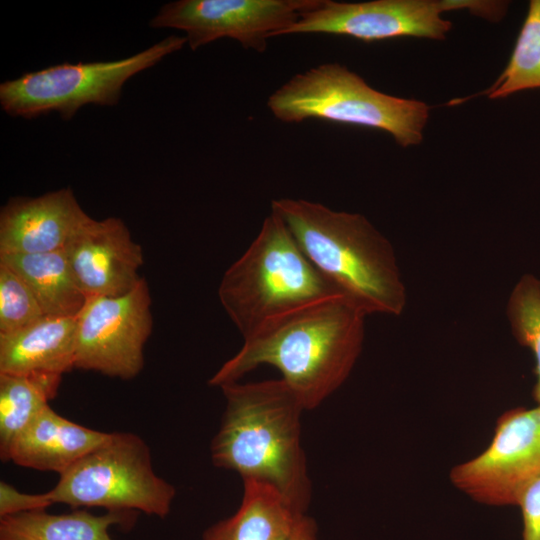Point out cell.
I'll return each instance as SVG.
<instances>
[{"label":"cell","instance_id":"cell-1","mask_svg":"<svg viewBox=\"0 0 540 540\" xmlns=\"http://www.w3.org/2000/svg\"><path fill=\"white\" fill-rule=\"evenodd\" d=\"M366 316L344 296L294 312L243 339L208 384L238 382L258 366L270 365L305 410L317 408L351 374L362 351Z\"/></svg>","mask_w":540,"mask_h":540},{"label":"cell","instance_id":"cell-2","mask_svg":"<svg viewBox=\"0 0 540 540\" xmlns=\"http://www.w3.org/2000/svg\"><path fill=\"white\" fill-rule=\"evenodd\" d=\"M220 388L225 410L210 445L213 464L275 487L306 513L312 488L301 444L305 409L296 394L282 378Z\"/></svg>","mask_w":540,"mask_h":540},{"label":"cell","instance_id":"cell-3","mask_svg":"<svg viewBox=\"0 0 540 540\" xmlns=\"http://www.w3.org/2000/svg\"><path fill=\"white\" fill-rule=\"evenodd\" d=\"M280 216L298 245L343 296L367 315L400 316L407 291L393 246L362 214L305 199L279 198Z\"/></svg>","mask_w":540,"mask_h":540},{"label":"cell","instance_id":"cell-4","mask_svg":"<svg viewBox=\"0 0 540 540\" xmlns=\"http://www.w3.org/2000/svg\"><path fill=\"white\" fill-rule=\"evenodd\" d=\"M339 296L343 295L316 269L273 211L247 250L225 271L218 288L219 301L243 339Z\"/></svg>","mask_w":540,"mask_h":540},{"label":"cell","instance_id":"cell-5","mask_svg":"<svg viewBox=\"0 0 540 540\" xmlns=\"http://www.w3.org/2000/svg\"><path fill=\"white\" fill-rule=\"evenodd\" d=\"M273 116L285 123L322 119L369 127L393 136L401 147L419 144L430 107L369 86L339 63H324L291 77L267 100Z\"/></svg>","mask_w":540,"mask_h":540},{"label":"cell","instance_id":"cell-6","mask_svg":"<svg viewBox=\"0 0 540 540\" xmlns=\"http://www.w3.org/2000/svg\"><path fill=\"white\" fill-rule=\"evenodd\" d=\"M53 504L141 511L165 518L176 495L173 485L156 475L148 445L131 432H112L59 475L48 491Z\"/></svg>","mask_w":540,"mask_h":540},{"label":"cell","instance_id":"cell-7","mask_svg":"<svg viewBox=\"0 0 540 540\" xmlns=\"http://www.w3.org/2000/svg\"><path fill=\"white\" fill-rule=\"evenodd\" d=\"M185 44V36L170 35L124 59L66 62L25 73L0 84V104L12 117L31 119L54 111L65 120L87 104L113 106L128 79Z\"/></svg>","mask_w":540,"mask_h":540},{"label":"cell","instance_id":"cell-8","mask_svg":"<svg viewBox=\"0 0 540 540\" xmlns=\"http://www.w3.org/2000/svg\"><path fill=\"white\" fill-rule=\"evenodd\" d=\"M151 331L145 279L121 296H88L76 317L74 368L132 379L144 366V345Z\"/></svg>","mask_w":540,"mask_h":540},{"label":"cell","instance_id":"cell-9","mask_svg":"<svg viewBox=\"0 0 540 540\" xmlns=\"http://www.w3.org/2000/svg\"><path fill=\"white\" fill-rule=\"evenodd\" d=\"M450 481L472 500L488 506H516L540 479V406L505 411L487 448L457 464Z\"/></svg>","mask_w":540,"mask_h":540},{"label":"cell","instance_id":"cell-10","mask_svg":"<svg viewBox=\"0 0 540 540\" xmlns=\"http://www.w3.org/2000/svg\"><path fill=\"white\" fill-rule=\"evenodd\" d=\"M322 0H178L161 7L149 25L185 33L192 50L221 38L262 53L270 37L282 36Z\"/></svg>","mask_w":540,"mask_h":540},{"label":"cell","instance_id":"cell-11","mask_svg":"<svg viewBox=\"0 0 540 540\" xmlns=\"http://www.w3.org/2000/svg\"><path fill=\"white\" fill-rule=\"evenodd\" d=\"M453 9H466V0H373L358 3L322 0L315 8L303 12L283 35L332 34L362 41L399 37L444 39L452 24L440 15Z\"/></svg>","mask_w":540,"mask_h":540},{"label":"cell","instance_id":"cell-12","mask_svg":"<svg viewBox=\"0 0 540 540\" xmlns=\"http://www.w3.org/2000/svg\"><path fill=\"white\" fill-rule=\"evenodd\" d=\"M63 250L87 297L121 296L142 279V248L120 218L88 216Z\"/></svg>","mask_w":540,"mask_h":540},{"label":"cell","instance_id":"cell-13","mask_svg":"<svg viewBox=\"0 0 540 540\" xmlns=\"http://www.w3.org/2000/svg\"><path fill=\"white\" fill-rule=\"evenodd\" d=\"M88 216L69 187L11 198L0 212V254L62 250Z\"/></svg>","mask_w":540,"mask_h":540},{"label":"cell","instance_id":"cell-14","mask_svg":"<svg viewBox=\"0 0 540 540\" xmlns=\"http://www.w3.org/2000/svg\"><path fill=\"white\" fill-rule=\"evenodd\" d=\"M109 434L70 421L47 405L14 441L7 462L60 475Z\"/></svg>","mask_w":540,"mask_h":540},{"label":"cell","instance_id":"cell-15","mask_svg":"<svg viewBox=\"0 0 540 540\" xmlns=\"http://www.w3.org/2000/svg\"><path fill=\"white\" fill-rule=\"evenodd\" d=\"M76 317H47L0 334V374H57L74 368Z\"/></svg>","mask_w":540,"mask_h":540},{"label":"cell","instance_id":"cell-16","mask_svg":"<svg viewBox=\"0 0 540 540\" xmlns=\"http://www.w3.org/2000/svg\"><path fill=\"white\" fill-rule=\"evenodd\" d=\"M305 515L275 487L244 480L238 510L207 528L202 540H292Z\"/></svg>","mask_w":540,"mask_h":540},{"label":"cell","instance_id":"cell-17","mask_svg":"<svg viewBox=\"0 0 540 540\" xmlns=\"http://www.w3.org/2000/svg\"><path fill=\"white\" fill-rule=\"evenodd\" d=\"M0 263L26 282L47 317H77L87 300L63 249L37 254H0Z\"/></svg>","mask_w":540,"mask_h":540},{"label":"cell","instance_id":"cell-18","mask_svg":"<svg viewBox=\"0 0 540 540\" xmlns=\"http://www.w3.org/2000/svg\"><path fill=\"white\" fill-rule=\"evenodd\" d=\"M134 512L108 511L94 515L85 510L50 514L36 510L2 517L0 540H113V525L131 524Z\"/></svg>","mask_w":540,"mask_h":540},{"label":"cell","instance_id":"cell-19","mask_svg":"<svg viewBox=\"0 0 540 540\" xmlns=\"http://www.w3.org/2000/svg\"><path fill=\"white\" fill-rule=\"evenodd\" d=\"M62 375L0 374V457L7 462L14 441L55 397Z\"/></svg>","mask_w":540,"mask_h":540},{"label":"cell","instance_id":"cell-20","mask_svg":"<svg viewBox=\"0 0 540 540\" xmlns=\"http://www.w3.org/2000/svg\"><path fill=\"white\" fill-rule=\"evenodd\" d=\"M533 88H540V0L529 2L526 18L506 68L480 95L498 99Z\"/></svg>","mask_w":540,"mask_h":540},{"label":"cell","instance_id":"cell-21","mask_svg":"<svg viewBox=\"0 0 540 540\" xmlns=\"http://www.w3.org/2000/svg\"><path fill=\"white\" fill-rule=\"evenodd\" d=\"M506 313L517 342L533 353L536 382L532 395L540 406V279L522 276L510 294Z\"/></svg>","mask_w":540,"mask_h":540},{"label":"cell","instance_id":"cell-22","mask_svg":"<svg viewBox=\"0 0 540 540\" xmlns=\"http://www.w3.org/2000/svg\"><path fill=\"white\" fill-rule=\"evenodd\" d=\"M44 317L26 282L11 268L0 263V334L18 331Z\"/></svg>","mask_w":540,"mask_h":540},{"label":"cell","instance_id":"cell-23","mask_svg":"<svg viewBox=\"0 0 540 540\" xmlns=\"http://www.w3.org/2000/svg\"><path fill=\"white\" fill-rule=\"evenodd\" d=\"M51 505L53 502L48 492L41 494L23 493L5 481L0 482L1 518L24 512L45 510Z\"/></svg>","mask_w":540,"mask_h":540},{"label":"cell","instance_id":"cell-24","mask_svg":"<svg viewBox=\"0 0 540 540\" xmlns=\"http://www.w3.org/2000/svg\"><path fill=\"white\" fill-rule=\"evenodd\" d=\"M516 506L522 515V540H540V479L522 493Z\"/></svg>","mask_w":540,"mask_h":540},{"label":"cell","instance_id":"cell-25","mask_svg":"<svg viewBox=\"0 0 540 540\" xmlns=\"http://www.w3.org/2000/svg\"><path fill=\"white\" fill-rule=\"evenodd\" d=\"M292 540H317V525L314 519L305 515L300 521Z\"/></svg>","mask_w":540,"mask_h":540}]
</instances>
